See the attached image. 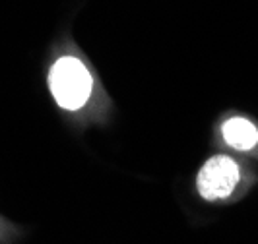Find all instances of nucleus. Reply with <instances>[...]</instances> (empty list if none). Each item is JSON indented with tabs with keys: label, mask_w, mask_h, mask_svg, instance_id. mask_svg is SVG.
Returning <instances> with one entry per match:
<instances>
[{
	"label": "nucleus",
	"mask_w": 258,
	"mask_h": 244,
	"mask_svg": "<svg viewBox=\"0 0 258 244\" xmlns=\"http://www.w3.org/2000/svg\"><path fill=\"white\" fill-rule=\"evenodd\" d=\"M239 165L227 155H216L210 157L196 177V188L198 194L208 200L216 202L223 200L235 190L239 182Z\"/></svg>",
	"instance_id": "2"
},
{
	"label": "nucleus",
	"mask_w": 258,
	"mask_h": 244,
	"mask_svg": "<svg viewBox=\"0 0 258 244\" xmlns=\"http://www.w3.org/2000/svg\"><path fill=\"white\" fill-rule=\"evenodd\" d=\"M49 88L54 101L66 111H78L88 103L93 79L88 68L74 56L58 58L49 74Z\"/></svg>",
	"instance_id": "1"
},
{
	"label": "nucleus",
	"mask_w": 258,
	"mask_h": 244,
	"mask_svg": "<svg viewBox=\"0 0 258 244\" xmlns=\"http://www.w3.org/2000/svg\"><path fill=\"white\" fill-rule=\"evenodd\" d=\"M221 132H223L225 141H227L231 147L239 149V151H248V149H252L258 141L256 126H254L250 120L241 118V116L227 120V122L223 124V130H221Z\"/></svg>",
	"instance_id": "3"
}]
</instances>
